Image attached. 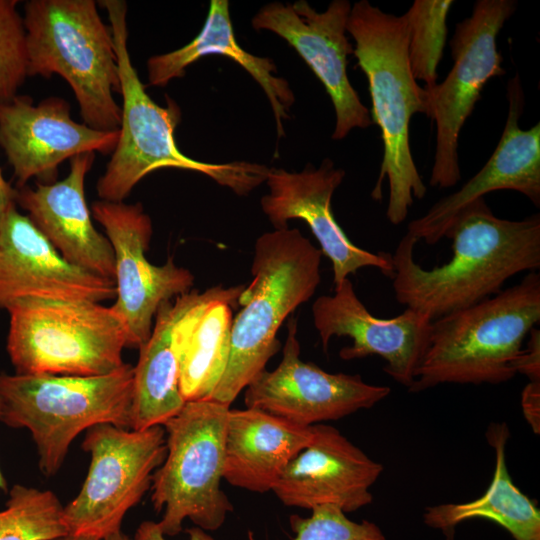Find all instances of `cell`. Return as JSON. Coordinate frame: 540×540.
Wrapping results in <instances>:
<instances>
[{
  "mask_svg": "<svg viewBox=\"0 0 540 540\" xmlns=\"http://www.w3.org/2000/svg\"><path fill=\"white\" fill-rule=\"evenodd\" d=\"M444 237L452 240L453 252L441 266L426 269L414 260L419 241L409 233L392 254L397 301L432 321L487 299L512 276L540 267L539 214L502 219L480 198L457 215Z\"/></svg>",
  "mask_w": 540,
  "mask_h": 540,
  "instance_id": "cell-1",
  "label": "cell"
},
{
  "mask_svg": "<svg viewBox=\"0 0 540 540\" xmlns=\"http://www.w3.org/2000/svg\"><path fill=\"white\" fill-rule=\"evenodd\" d=\"M347 32L355 41L353 54L368 80L371 119L379 126L383 141L380 172L371 196L382 198L387 179L386 216L398 225L405 221L414 197L422 199L427 192L412 157L409 127L414 114L427 116L428 92L410 69L404 15L386 13L361 0L351 6Z\"/></svg>",
  "mask_w": 540,
  "mask_h": 540,
  "instance_id": "cell-2",
  "label": "cell"
},
{
  "mask_svg": "<svg viewBox=\"0 0 540 540\" xmlns=\"http://www.w3.org/2000/svg\"><path fill=\"white\" fill-rule=\"evenodd\" d=\"M99 3L110 23L122 96L118 141L96 185L100 200L123 202L139 181L161 168L204 174L240 196L265 182L269 171L265 165L246 161L213 164L192 159L180 151L174 136L181 121L180 107L169 97L165 107L156 104L132 64L126 2L103 0Z\"/></svg>",
  "mask_w": 540,
  "mask_h": 540,
  "instance_id": "cell-3",
  "label": "cell"
},
{
  "mask_svg": "<svg viewBox=\"0 0 540 540\" xmlns=\"http://www.w3.org/2000/svg\"><path fill=\"white\" fill-rule=\"evenodd\" d=\"M322 252L294 228L274 229L254 245L252 281L238 298L226 370L207 400L230 406L279 351L284 320L315 293Z\"/></svg>",
  "mask_w": 540,
  "mask_h": 540,
  "instance_id": "cell-4",
  "label": "cell"
},
{
  "mask_svg": "<svg viewBox=\"0 0 540 540\" xmlns=\"http://www.w3.org/2000/svg\"><path fill=\"white\" fill-rule=\"evenodd\" d=\"M540 320V275L432 322L429 345L409 390L443 383L498 384L513 378L522 344Z\"/></svg>",
  "mask_w": 540,
  "mask_h": 540,
  "instance_id": "cell-5",
  "label": "cell"
},
{
  "mask_svg": "<svg viewBox=\"0 0 540 540\" xmlns=\"http://www.w3.org/2000/svg\"><path fill=\"white\" fill-rule=\"evenodd\" d=\"M28 77L61 76L71 87L84 124L119 130L117 55L110 26L94 0H30L24 4Z\"/></svg>",
  "mask_w": 540,
  "mask_h": 540,
  "instance_id": "cell-6",
  "label": "cell"
},
{
  "mask_svg": "<svg viewBox=\"0 0 540 540\" xmlns=\"http://www.w3.org/2000/svg\"><path fill=\"white\" fill-rule=\"evenodd\" d=\"M133 378L128 363L99 376L2 372L0 421L31 433L39 468L52 476L82 432L100 424L130 429Z\"/></svg>",
  "mask_w": 540,
  "mask_h": 540,
  "instance_id": "cell-7",
  "label": "cell"
},
{
  "mask_svg": "<svg viewBox=\"0 0 540 540\" xmlns=\"http://www.w3.org/2000/svg\"><path fill=\"white\" fill-rule=\"evenodd\" d=\"M7 311L6 348L17 374L99 376L125 364L126 331L111 306L26 298Z\"/></svg>",
  "mask_w": 540,
  "mask_h": 540,
  "instance_id": "cell-8",
  "label": "cell"
},
{
  "mask_svg": "<svg viewBox=\"0 0 540 540\" xmlns=\"http://www.w3.org/2000/svg\"><path fill=\"white\" fill-rule=\"evenodd\" d=\"M230 406L212 400L186 402L168 420L166 457L154 472L151 501L165 536L182 531L186 519L205 531L218 530L233 506L221 489L225 432Z\"/></svg>",
  "mask_w": 540,
  "mask_h": 540,
  "instance_id": "cell-9",
  "label": "cell"
},
{
  "mask_svg": "<svg viewBox=\"0 0 540 540\" xmlns=\"http://www.w3.org/2000/svg\"><path fill=\"white\" fill-rule=\"evenodd\" d=\"M90 465L78 495L63 508L69 535L99 540L121 530L126 513L151 488L167 447L163 426L142 430L100 424L81 444Z\"/></svg>",
  "mask_w": 540,
  "mask_h": 540,
  "instance_id": "cell-10",
  "label": "cell"
},
{
  "mask_svg": "<svg viewBox=\"0 0 540 540\" xmlns=\"http://www.w3.org/2000/svg\"><path fill=\"white\" fill-rule=\"evenodd\" d=\"M513 0H478L472 14L457 23L450 41L453 66L428 92V114L436 125V149L429 184L454 186L461 179L458 139L481 98L485 84L505 74L497 36L515 12Z\"/></svg>",
  "mask_w": 540,
  "mask_h": 540,
  "instance_id": "cell-11",
  "label": "cell"
},
{
  "mask_svg": "<svg viewBox=\"0 0 540 540\" xmlns=\"http://www.w3.org/2000/svg\"><path fill=\"white\" fill-rule=\"evenodd\" d=\"M91 213L114 252L116 297L111 307L124 325L127 348L139 349L151 334L159 306L189 292L194 275L172 259L157 266L146 258L152 222L140 203L99 200Z\"/></svg>",
  "mask_w": 540,
  "mask_h": 540,
  "instance_id": "cell-12",
  "label": "cell"
},
{
  "mask_svg": "<svg viewBox=\"0 0 540 540\" xmlns=\"http://www.w3.org/2000/svg\"><path fill=\"white\" fill-rule=\"evenodd\" d=\"M350 10L347 0H333L323 12L305 0L272 2L252 19L255 30H268L286 40L324 85L336 116L333 140L373 123L347 75V56L354 51L346 36Z\"/></svg>",
  "mask_w": 540,
  "mask_h": 540,
  "instance_id": "cell-13",
  "label": "cell"
},
{
  "mask_svg": "<svg viewBox=\"0 0 540 540\" xmlns=\"http://www.w3.org/2000/svg\"><path fill=\"white\" fill-rule=\"evenodd\" d=\"M390 391L387 386L366 383L358 374L329 373L302 361L297 320L291 318L281 362L245 388L244 403L294 424L312 426L371 408Z\"/></svg>",
  "mask_w": 540,
  "mask_h": 540,
  "instance_id": "cell-14",
  "label": "cell"
},
{
  "mask_svg": "<svg viewBox=\"0 0 540 540\" xmlns=\"http://www.w3.org/2000/svg\"><path fill=\"white\" fill-rule=\"evenodd\" d=\"M69 103L48 97L38 104L27 95L0 103V147L13 170L17 188L32 178L52 183L58 166L82 153L111 154L119 130L100 131L71 117Z\"/></svg>",
  "mask_w": 540,
  "mask_h": 540,
  "instance_id": "cell-15",
  "label": "cell"
},
{
  "mask_svg": "<svg viewBox=\"0 0 540 540\" xmlns=\"http://www.w3.org/2000/svg\"><path fill=\"white\" fill-rule=\"evenodd\" d=\"M244 288L216 285L204 292L190 290L159 306L134 366L130 429L163 426L181 411L186 402L179 389V358L185 340L210 304L234 306Z\"/></svg>",
  "mask_w": 540,
  "mask_h": 540,
  "instance_id": "cell-16",
  "label": "cell"
},
{
  "mask_svg": "<svg viewBox=\"0 0 540 540\" xmlns=\"http://www.w3.org/2000/svg\"><path fill=\"white\" fill-rule=\"evenodd\" d=\"M344 177L345 171L330 159H324L318 168L308 164L300 172L270 168L265 181L269 193L261 198V208L276 230L287 228L291 219L308 224L322 254L332 263L334 287L363 267H374L392 279V254L358 247L334 218L331 199Z\"/></svg>",
  "mask_w": 540,
  "mask_h": 540,
  "instance_id": "cell-17",
  "label": "cell"
},
{
  "mask_svg": "<svg viewBox=\"0 0 540 540\" xmlns=\"http://www.w3.org/2000/svg\"><path fill=\"white\" fill-rule=\"evenodd\" d=\"M334 289L333 295H322L312 305L323 350L327 352L333 336L350 337L353 344L340 350L341 359L378 355L386 361L383 370L409 389L429 345L433 321L410 308L387 319L372 315L348 278Z\"/></svg>",
  "mask_w": 540,
  "mask_h": 540,
  "instance_id": "cell-18",
  "label": "cell"
},
{
  "mask_svg": "<svg viewBox=\"0 0 540 540\" xmlns=\"http://www.w3.org/2000/svg\"><path fill=\"white\" fill-rule=\"evenodd\" d=\"M113 280L66 261L32 220L12 205L0 220V308L26 298L115 299Z\"/></svg>",
  "mask_w": 540,
  "mask_h": 540,
  "instance_id": "cell-19",
  "label": "cell"
},
{
  "mask_svg": "<svg viewBox=\"0 0 540 540\" xmlns=\"http://www.w3.org/2000/svg\"><path fill=\"white\" fill-rule=\"evenodd\" d=\"M508 114L494 152L459 190L440 199L408 224L407 233L428 245L442 239L457 215L477 199L497 190H514L540 205V123L519 127L524 92L518 74L507 83Z\"/></svg>",
  "mask_w": 540,
  "mask_h": 540,
  "instance_id": "cell-20",
  "label": "cell"
},
{
  "mask_svg": "<svg viewBox=\"0 0 540 540\" xmlns=\"http://www.w3.org/2000/svg\"><path fill=\"white\" fill-rule=\"evenodd\" d=\"M311 442L286 467L273 487L286 506L313 509L332 504L345 513L372 502L370 487L383 466L369 458L340 431L312 425Z\"/></svg>",
  "mask_w": 540,
  "mask_h": 540,
  "instance_id": "cell-21",
  "label": "cell"
},
{
  "mask_svg": "<svg viewBox=\"0 0 540 540\" xmlns=\"http://www.w3.org/2000/svg\"><path fill=\"white\" fill-rule=\"evenodd\" d=\"M94 160L93 152L74 156L64 179L16 188L15 201L66 261L114 281L111 243L93 225L85 197V178Z\"/></svg>",
  "mask_w": 540,
  "mask_h": 540,
  "instance_id": "cell-22",
  "label": "cell"
},
{
  "mask_svg": "<svg viewBox=\"0 0 540 540\" xmlns=\"http://www.w3.org/2000/svg\"><path fill=\"white\" fill-rule=\"evenodd\" d=\"M312 436V426L297 425L256 408H229L223 479L251 492L272 491Z\"/></svg>",
  "mask_w": 540,
  "mask_h": 540,
  "instance_id": "cell-23",
  "label": "cell"
},
{
  "mask_svg": "<svg viewBox=\"0 0 540 540\" xmlns=\"http://www.w3.org/2000/svg\"><path fill=\"white\" fill-rule=\"evenodd\" d=\"M211 54L229 57L257 81L270 102L278 137L283 136L282 120L289 118V110L295 101L294 94L288 82L276 75L277 68L271 59L252 55L238 44L227 0H211L205 23L191 42L148 59L149 85L164 87L171 80L183 77L190 64Z\"/></svg>",
  "mask_w": 540,
  "mask_h": 540,
  "instance_id": "cell-24",
  "label": "cell"
},
{
  "mask_svg": "<svg viewBox=\"0 0 540 540\" xmlns=\"http://www.w3.org/2000/svg\"><path fill=\"white\" fill-rule=\"evenodd\" d=\"M486 437L496 454L494 474L486 492L467 503L429 507L424 522L432 528L448 530L468 519L485 518L505 528L515 540H540V511L513 483L507 469V425L491 424Z\"/></svg>",
  "mask_w": 540,
  "mask_h": 540,
  "instance_id": "cell-25",
  "label": "cell"
},
{
  "mask_svg": "<svg viewBox=\"0 0 540 540\" xmlns=\"http://www.w3.org/2000/svg\"><path fill=\"white\" fill-rule=\"evenodd\" d=\"M232 305L210 304L185 340L179 358V389L185 402L207 400L219 384L230 354Z\"/></svg>",
  "mask_w": 540,
  "mask_h": 540,
  "instance_id": "cell-26",
  "label": "cell"
},
{
  "mask_svg": "<svg viewBox=\"0 0 540 540\" xmlns=\"http://www.w3.org/2000/svg\"><path fill=\"white\" fill-rule=\"evenodd\" d=\"M63 508L50 490L14 485L0 510V540H57L69 535Z\"/></svg>",
  "mask_w": 540,
  "mask_h": 540,
  "instance_id": "cell-27",
  "label": "cell"
},
{
  "mask_svg": "<svg viewBox=\"0 0 540 540\" xmlns=\"http://www.w3.org/2000/svg\"><path fill=\"white\" fill-rule=\"evenodd\" d=\"M452 0H415L403 14L406 22L407 51L414 79L425 88L437 84V68L447 39V16Z\"/></svg>",
  "mask_w": 540,
  "mask_h": 540,
  "instance_id": "cell-28",
  "label": "cell"
},
{
  "mask_svg": "<svg viewBox=\"0 0 540 540\" xmlns=\"http://www.w3.org/2000/svg\"><path fill=\"white\" fill-rule=\"evenodd\" d=\"M17 5L0 0V103L18 95L28 77L26 29Z\"/></svg>",
  "mask_w": 540,
  "mask_h": 540,
  "instance_id": "cell-29",
  "label": "cell"
},
{
  "mask_svg": "<svg viewBox=\"0 0 540 540\" xmlns=\"http://www.w3.org/2000/svg\"><path fill=\"white\" fill-rule=\"evenodd\" d=\"M293 540H386L379 527L367 520H350L336 505L326 504L311 509L309 517L290 516ZM248 540H255L251 531Z\"/></svg>",
  "mask_w": 540,
  "mask_h": 540,
  "instance_id": "cell-30",
  "label": "cell"
},
{
  "mask_svg": "<svg viewBox=\"0 0 540 540\" xmlns=\"http://www.w3.org/2000/svg\"><path fill=\"white\" fill-rule=\"evenodd\" d=\"M526 349H522L517 371L528 376L532 382H539V351H540V331L532 328Z\"/></svg>",
  "mask_w": 540,
  "mask_h": 540,
  "instance_id": "cell-31",
  "label": "cell"
},
{
  "mask_svg": "<svg viewBox=\"0 0 540 540\" xmlns=\"http://www.w3.org/2000/svg\"><path fill=\"white\" fill-rule=\"evenodd\" d=\"M188 540H214L207 531L194 526L186 530ZM133 540H167L157 522L143 521L137 528Z\"/></svg>",
  "mask_w": 540,
  "mask_h": 540,
  "instance_id": "cell-32",
  "label": "cell"
},
{
  "mask_svg": "<svg viewBox=\"0 0 540 540\" xmlns=\"http://www.w3.org/2000/svg\"><path fill=\"white\" fill-rule=\"evenodd\" d=\"M17 189L13 188L11 184L6 181L0 168V220L6 213V211L14 204H16Z\"/></svg>",
  "mask_w": 540,
  "mask_h": 540,
  "instance_id": "cell-33",
  "label": "cell"
},
{
  "mask_svg": "<svg viewBox=\"0 0 540 540\" xmlns=\"http://www.w3.org/2000/svg\"><path fill=\"white\" fill-rule=\"evenodd\" d=\"M101 540H133L131 539L130 537H128L126 534H124L123 532L118 531V532H115Z\"/></svg>",
  "mask_w": 540,
  "mask_h": 540,
  "instance_id": "cell-34",
  "label": "cell"
},
{
  "mask_svg": "<svg viewBox=\"0 0 540 540\" xmlns=\"http://www.w3.org/2000/svg\"><path fill=\"white\" fill-rule=\"evenodd\" d=\"M57 540H99V539L94 538V537H88V536L67 535Z\"/></svg>",
  "mask_w": 540,
  "mask_h": 540,
  "instance_id": "cell-35",
  "label": "cell"
},
{
  "mask_svg": "<svg viewBox=\"0 0 540 540\" xmlns=\"http://www.w3.org/2000/svg\"><path fill=\"white\" fill-rule=\"evenodd\" d=\"M1 491H4V492H7L8 491V485H7V481L0 469V492Z\"/></svg>",
  "mask_w": 540,
  "mask_h": 540,
  "instance_id": "cell-36",
  "label": "cell"
}]
</instances>
